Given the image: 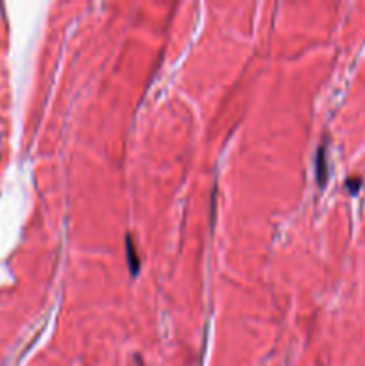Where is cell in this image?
I'll list each match as a JSON object with an SVG mask.
<instances>
[{
  "label": "cell",
  "instance_id": "cell-1",
  "mask_svg": "<svg viewBox=\"0 0 365 366\" xmlns=\"http://www.w3.org/2000/svg\"><path fill=\"white\" fill-rule=\"evenodd\" d=\"M360 184H362V181L358 177H353V179H349V181H348L349 189H351L353 193H357L358 189H360Z\"/></svg>",
  "mask_w": 365,
  "mask_h": 366
}]
</instances>
